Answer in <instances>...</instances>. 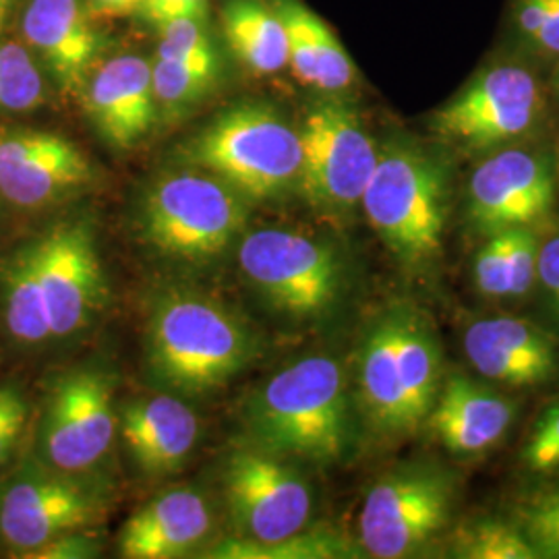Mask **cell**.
Returning a JSON list of instances; mask_svg holds the SVG:
<instances>
[{"instance_id":"6da1fadb","label":"cell","mask_w":559,"mask_h":559,"mask_svg":"<svg viewBox=\"0 0 559 559\" xmlns=\"http://www.w3.org/2000/svg\"><path fill=\"white\" fill-rule=\"evenodd\" d=\"M258 350L255 332L221 300L193 290H166L152 302L145 362L164 392H214L245 371Z\"/></svg>"},{"instance_id":"7a4b0ae2","label":"cell","mask_w":559,"mask_h":559,"mask_svg":"<svg viewBox=\"0 0 559 559\" xmlns=\"http://www.w3.org/2000/svg\"><path fill=\"white\" fill-rule=\"evenodd\" d=\"M249 443L278 456L338 462L350 443V413L338 362L309 357L282 369L247 402Z\"/></svg>"},{"instance_id":"3957f363","label":"cell","mask_w":559,"mask_h":559,"mask_svg":"<svg viewBox=\"0 0 559 559\" xmlns=\"http://www.w3.org/2000/svg\"><path fill=\"white\" fill-rule=\"evenodd\" d=\"M300 135L278 108L239 102L180 143L177 158L230 185L251 201H274L297 189Z\"/></svg>"},{"instance_id":"277c9868","label":"cell","mask_w":559,"mask_h":559,"mask_svg":"<svg viewBox=\"0 0 559 559\" xmlns=\"http://www.w3.org/2000/svg\"><path fill=\"white\" fill-rule=\"evenodd\" d=\"M440 346L427 321L396 309L367 332L359 388L371 425L385 433L415 431L440 394Z\"/></svg>"},{"instance_id":"5b68a950","label":"cell","mask_w":559,"mask_h":559,"mask_svg":"<svg viewBox=\"0 0 559 559\" xmlns=\"http://www.w3.org/2000/svg\"><path fill=\"white\" fill-rule=\"evenodd\" d=\"M249 214L251 201L230 185L185 166L147 185L140 205V237L162 258L205 263L235 245Z\"/></svg>"},{"instance_id":"8992f818","label":"cell","mask_w":559,"mask_h":559,"mask_svg":"<svg viewBox=\"0 0 559 559\" xmlns=\"http://www.w3.org/2000/svg\"><path fill=\"white\" fill-rule=\"evenodd\" d=\"M360 205L371 228L404 265L440 258L445 228V168L420 147L390 141L378 152Z\"/></svg>"},{"instance_id":"52a82bcc","label":"cell","mask_w":559,"mask_h":559,"mask_svg":"<svg viewBox=\"0 0 559 559\" xmlns=\"http://www.w3.org/2000/svg\"><path fill=\"white\" fill-rule=\"evenodd\" d=\"M52 344L75 338L100 318L108 288L94 226L64 216L13 245Z\"/></svg>"},{"instance_id":"ba28073f","label":"cell","mask_w":559,"mask_h":559,"mask_svg":"<svg viewBox=\"0 0 559 559\" xmlns=\"http://www.w3.org/2000/svg\"><path fill=\"white\" fill-rule=\"evenodd\" d=\"M108 510V491L92 473H64L36 456L0 479V547L29 558L46 543L87 531Z\"/></svg>"},{"instance_id":"9c48e42d","label":"cell","mask_w":559,"mask_h":559,"mask_svg":"<svg viewBox=\"0 0 559 559\" xmlns=\"http://www.w3.org/2000/svg\"><path fill=\"white\" fill-rule=\"evenodd\" d=\"M299 135L300 195L321 214H350L380 152L357 110L340 98L320 100L305 112Z\"/></svg>"},{"instance_id":"30bf717a","label":"cell","mask_w":559,"mask_h":559,"mask_svg":"<svg viewBox=\"0 0 559 559\" xmlns=\"http://www.w3.org/2000/svg\"><path fill=\"white\" fill-rule=\"evenodd\" d=\"M245 280L280 313L316 318L325 313L342 286V265L332 247L288 228H258L239 245Z\"/></svg>"},{"instance_id":"8fae6325","label":"cell","mask_w":559,"mask_h":559,"mask_svg":"<svg viewBox=\"0 0 559 559\" xmlns=\"http://www.w3.org/2000/svg\"><path fill=\"white\" fill-rule=\"evenodd\" d=\"M119 431L117 381L102 367H78L50 385L36 431V459L64 473H92Z\"/></svg>"},{"instance_id":"7c38bea8","label":"cell","mask_w":559,"mask_h":559,"mask_svg":"<svg viewBox=\"0 0 559 559\" xmlns=\"http://www.w3.org/2000/svg\"><path fill=\"white\" fill-rule=\"evenodd\" d=\"M100 173L59 131L0 120V201L20 212H46L92 191Z\"/></svg>"},{"instance_id":"4fadbf2b","label":"cell","mask_w":559,"mask_h":559,"mask_svg":"<svg viewBox=\"0 0 559 559\" xmlns=\"http://www.w3.org/2000/svg\"><path fill=\"white\" fill-rule=\"evenodd\" d=\"M535 75L514 62L483 69L431 117L440 140L464 150H489L526 135L540 119Z\"/></svg>"},{"instance_id":"5bb4252c","label":"cell","mask_w":559,"mask_h":559,"mask_svg":"<svg viewBox=\"0 0 559 559\" xmlns=\"http://www.w3.org/2000/svg\"><path fill=\"white\" fill-rule=\"evenodd\" d=\"M224 493L239 539L276 543L300 533L313 508L307 480L284 456L242 445L224 466Z\"/></svg>"},{"instance_id":"9a60e30c","label":"cell","mask_w":559,"mask_h":559,"mask_svg":"<svg viewBox=\"0 0 559 559\" xmlns=\"http://www.w3.org/2000/svg\"><path fill=\"white\" fill-rule=\"evenodd\" d=\"M452 480L431 468H404L378 480L360 512V543L373 558L415 556L452 510Z\"/></svg>"},{"instance_id":"2e32d148","label":"cell","mask_w":559,"mask_h":559,"mask_svg":"<svg viewBox=\"0 0 559 559\" xmlns=\"http://www.w3.org/2000/svg\"><path fill=\"white\" fill-rule=\"evenodd\" d=\"M15 27L48 81L67 96H80L106 55V38L83 0H25Z\"/></svg>"},{"instance_id":"e0dca14e","label":"cell","mask_w":559,"mask_h":559,"mask_svg":"<svg viewBox=\"0 0 559 559\" xmlns=\"http://www.w3.org/2000/svg\"><path fill=\"white\" fill-rule=\"evenodd\" d=\"M554 200L549 164L526 150H503L487 158L468 182L471 221L491 235L540 221Z\"/></svg>"},{"instance_id":"ac0fdd59","label":"cell","mask_w":559,"mask_h":559,"mask_svg":"<svg viewBox=\"0 0 559 559\" xmlns=\"http://www.w3.org/2000/svg\"><path fill=\"white\" fill-rule=\"evenodd\" d=\"M78 98L102 141L119 152L140 145L158 122L152 59L141 55L104 57L92 69Z\"/></svg>"},{"instance_id":"d6986e66","label":"cell","mask_w":559,"mask_h":559,"mask_svg":"<svg viewBox=\"0 0 559 559\" xmlns=\"http://www.w3.org/2000/svg\"><path fill=\"white\" fill-rule=\"evenodd\" d=\"M122 441L147 477H168L182 468L200 441V419L180 396L162 392L138 396L119 408Z\"/></svg>"},{"instance_id":"ffe728a7","label":"cell","mask_w":559,"mask_h":559,"mask_svg":"<svg viewBox=\"0 0 559 559\" xmlns=\"http://www.w3.org/2000/svg\"><path fill=\"white\" fill-rule=\"evenodd\" d=\"M214 514L200 491L177 487L147 501L120 528L119 554L127 559L189 556L210 537Z\"/></svg>"},{"instance_id":"44dd1931","label":"cell","mask_w":559,"mask_h":559,"mask_svg":"<svg viewBox=\"0 0 559 559\" xmlns=\"http://www.w3.org/2000/svg\"><path fill=\"white\" fill-rule=\"evenodd\" d=\"M427 419L452 454L475 456L503 438L514 406L475 381L454 376L445 381Z\"/></svg>"},{"instance_id":"7402d4cb","label":"cell","mask_w":559,"mask_h":559,"mask_svg":"<svg viewBox=\"0 0 559 559\" xmlns=\"http://www.w3.org/2000/svg\"><path fill=\"white\" fill-rule=\"evenodd\" d=\"M288 38V67L295 78L323 94H340L357 78L355 62L332 27L300 0H272Z\"/></svg>"},{"instance_id":"603a6c76","label":"cell","mask_w":559,"mask_h":559,"mask_svg":"<svg viewBox=\"0 0 559 559\" xmlns=\"http://www.w3.org/2000/svg\"><path fill=\"white\" fill-rule=\"evenodd\" d=\"M221 20L228 48L251 73L274 75L288 67V38L274 2L226 0Z\"/></svg>"},{"instance_id":"cb8c5ba5","label":"cell","mask_w":559,"mask_h":559,"mask_svg":"<svg viewBox=\"0 0 559 559\" xmlns=\"http://www.w3.org/2000/svg\"><path fill=\"white\" fill-rule=\"evenodd\" d=\"M48 78L20 38L0 36V117L36 112L48 102Z\"/></svg>"},{"instance_id":"d4e9b609","label":"cell","mask_w":559,"mask_h":559,"mask_svg":"<svg viewBox=\"0 0 559 559\" xmlns=\"http://www.w3.org/2000/svg\"><path fill=\"white\" fill-rule=\"evenodd\" d=\"M218 81V78L205 75L182 62L154 55L152 85L158 106V119L177 120L189 115L214 92Z\"/></svg>"},{"instance_id":"484cf974","label":"cell","mask_w":559,"mask_h":559,"mask_svg":"<svg viewBox=\"0 0 559 559\" xmlns=\"http://www.w3.org/2000/svg\"><path fill=\"white\" fill-rule=\"evenodd\" d=\"M210 558L224 559H316L346 558L348 547L334 533L328 531H311L302 535V531L276 543H251V540L235 539L221 543L214 547Z\"/></svg>"},{"instance_id":"4316f807","label":"cell","mask_w":559,"mask_h":559,"mask_svg":"<svg viewBox=\"0 0 559 559\" xmlns=\"http://www.w3.org/2000/svg\"><path fill=\"white\" fill-rule=\"evenodd\" d=\"M464 348L473 367L489 380L503 381L510 385H533L551 378L531 360L522 359L512 348L491 338L480 328L479 321L468 328L464 336Z\"/></svg>"},{"instance_id":"83f0119b","label":"cell","mask_w":559,"mask_h":559,"mask_svg":"<svg viewBox=\"0 0 559 559\" xmlns=\"http://www.w3.org/2000/svg\"><path fill=\"white\" fill-rule=\"evenodd\" d=\"M160 41L156 46V57L177 60L195 71L221 80L222 62L216 41L207 32L205 20L168 21L158 27Z\"/></svg>"},{"instance_id":"f1b7e54d","label":"cell","mask_w":559,"mask_h":559,"mask_svg":"<svg viewBox=\"0 0 559 559\" xmlns=\"http://www.w3.org/2000/svg\"><path fill=\"white\" fill-rule=\"evenodd\" d=\"M459 545L460 558L471 559H535L539 554L524 533L501 524L483 522L466 531Z\"/></svg>"},{"instance_id":"f546056e","label":"cell","mask_w":559,"mask_h":559,"mask_svg":"<svg viewBox=\"0 0 559 559\" xmlns=\"http://www.w3.org/2000/svg\"><path fill=\"white\" fill-rule=\"evenodd\" d=\"M29 413V400L20 383L0 381V468L17 452Z\"/></svg>"},{"instance_id":"4dcf8cb0","label":"cell","mask_w":559,"mask_h":559,"mask_svg":"<svg viewBox=\"0 0 559 559\" xmlns=\"http://www.w3.org/2000/svg\"><path fill=\"white\" fill-rule=\"evenodd\" d=\"M522 524L539 558L559 559V493L533 501L522 512Z\"/></svg>"},{"instance_id":"1f68e13d","label":"cell","mask_w":559,"mask_h":559,"mask_svg":"<svg viewBox=\"0 0 559 559\" xmlns=\"http://www.w3.org/2000/svg\"><path fill=\"white\" fill-rule=\"evenodd\" d=\"M506 258H508V280L510 295L520 297L531 290L533 280L537 274V240L526 228H510L506 230Z\"/></svg>"},{"instance_id":"d6a6232c","label":"cell","mask_w":559,"mask_h":559,"mask_svg":"<svg viewBox=\"0 0 559 559\" xmlns=\"http://www.w3.org/2000/svg\"><path fill=\"white\" fill-rule=\"evenodd\" d=\"M522 462L533 473H554L559 468V404L551 406L535 425L522 450Z\"/></svg>"},{"instance_id":"836d02e7","label":"cell","mask_w":559,"mask_h":559,"mask_svg":"<svg viewBox=\"0 0 559 559\" xmlns=\"http://www.w3.org/2000/svg\"><path fill=\"white\" fill-rule=\"evenodd\" d=\"M506 230L493 235L483 249H480L475 274L480 293L489 297H506L510 295V280H508V258H506Z\"/></svg>"},{"instance_id":"e575fe53","label":"cell","mask_w":559,"mask_h":559,"mask_svg":"<svg viewBox=\"0 0 559 559\" xmlns=\"http://www.w3.org/2000/svg\"><path fill=\"white\" fill-rule=\"evenodd\" d=\"M210 0H143L135 17L152 27H160L175 20H207Z\"/></svg>"},{"instance_id":"d590c367","label":"cell","mask_w":559,"mask_h":559,"mask_svg":"<svg viewBox=\"0 0 559 559\" xmlns=\"http://www.w3.org/2000/svg\"><path fill=\"white\" fill-rule=\"evenodd\" d=\"M92 556H98V545L85 535V531H75L46 543L27 559H83Z\"/></svg>"},{"instance_id":"8d00e7d4","label":"cell","mask_w":559,"mask_h":559,"mask_svg":"<svg viewBox=\"0 0 559 559\" xmlns=\"http://www.w3.org/2000/svg\"><path fill=\"white\" fill-rule=\"evenodd\" d=\"M556 0H519L516 4V25L520 34L528 40H535L539 34L543 23L549 17L551 7Z\"/></svg>"},{"instance_id":"74e56055","label":"cell","mask_w":559,"mask_h":559,"mask_svg":"<svg viewBox=\"0 0 559 559\" xmlns=\"http://www.w3.org/2000/svg\"><path fill=\"white\" fill-rule=\"evenodd\" d=\"M537 272L545 284V288L554 295L559 305V237L549 240L539 251L537 258Z\"/></svg>"},{"instance_id":"f35d334b","label":"cell","mask_w":559,"mask_h":559,"mask_svg":"<svg viewBox=\"0 0 559 559\" xmlns=\"http://www.w3.org/2000/svg\"><path fill=\"white\" fill-rule=\"evenodd\" d=\"M94 20H115L135 15L143 0H83Z\"/></svg>"},{"instance_id":"ab89813d","label":"cell","mask_w":559,"mask_h":559,"mask_svg":"<svg viewBox=\"0 0 559 559\" xmlns=\"http://www.w3.org/2000/svg\"><path fill=\"white\" fill-rule=\"evenodd\" d=\"M535 44L547 55H559V0L554 2L551 13L543 23L539 34L535 36Z\"/></svg>"},{"instance_id":"60d3db41","label":"cell","mask_w":559,"mask_h":559,"mask_svg":"<svg viewBox=\"0 0 559 559\" xmlns=\"http://www.w3.org/2000/svg\"><path fill=\"white\" fill-rule=\"evenodd\" d=\"M25 0H0V36H9L20 17Z\"/></svg>"},{"instance_id":"b9f144b4","label":"cell","mask_w":559,"mask_h":559,"mask_svg":"<svg viewBox=\"0 0 559 559\" xmlns=\"http://www.w3.org/2000/svg\"><path fill=\"white\" fill-rule=\"evenodd\" d=\"M2 205H4V203H2V201H0V212H2Z\"/></svg>"}]
</instances>
